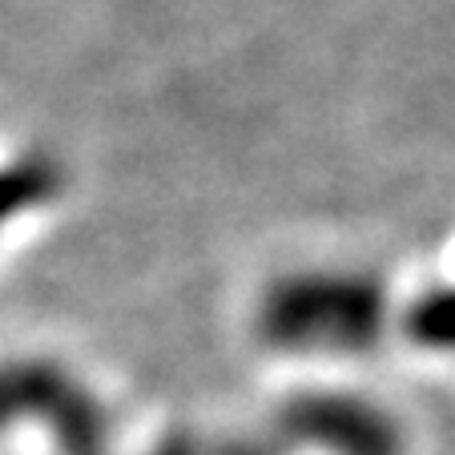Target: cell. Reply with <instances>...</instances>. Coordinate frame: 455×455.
Returning <instances> with one entry per match:
<instances>
[{
	"label": "cell",
	"mask_w": 455,
	"mask_h": 455,
	"mask_svg": "<svg viewBox=\"0 0 455 455\" xmlns=\"http://www.w3.org/2000/svg\"><path fill=\"white\" fill-rule=\"evenodd\" d=\"M44 186V173L33 170V173H4L0 178V218L9 214L12 206H20V202H28L33 194H41Z\"/></svg>",
	"instance_id": "1"
}]
</instances>
